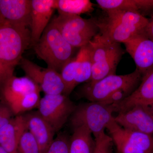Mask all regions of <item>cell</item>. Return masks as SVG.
I'll list each match as a JSON object with an SVG mask.
<instances>
[{
	"mask_svg": "<svg viewBox=\"0 0 153 153\" xmlns=\"http://www.w3.org/2000/svg\"><path fill=\"white\" fill-rule=\"evenodd\" d=\"M30 44L28 28L0 21V91L14 76L16 66Z\"/></svg>",
	"mask_w": 153,
	"mask_h": 153,
	"instance_id": "6da1fadb",
	"label": "cell"
},
{
	"mask_svg": "<svg viewBox=\"0 0 153 153\" xmlns=\"http://www.w3.org/2000/svg\"><path fill=\"white\" fill-rule=\"evenodd\" d=\"M106 17L96 21L100 34L116 43H123L146 32L149 19L136 12L106 11Z\"/></svg>",
	"mask_w": 153,
	"mask_h": 153,
	"instance_id": "7a4b0ae2",
	"label": "cell"
},
{
	"mask_svg": "<svg viewBox=\"0 0 153 153\" xmlns=\"http://www.w3.org/2000/svg\"><path fill=\"white\" fill-rule=\"evenodd\" d=\"M33 47L38 57L47 64V68L59 73L63 66L74 57L75 49L64 39L52 21Z\"/></svg>",
	"mask_w": 153,
	"mask_h": 153,
	"instance_id": "3957f363",
	"label": "cell"
},
{
	"mask_svg": "<svg viewBox=\"0 0 153 153\" xmlns=\"http://www.w3.org/2000/svg\"><path fill=\"white\" fill-rule=\"evenodd\" d=\"M88 45L92 62L91 76L88 82L94 83L115 74L117 67L124 54L120 44L99 33Z\"/></svg>",
	"mask_w": 153,
	"mask_h": 153,
	"instance_id": "277c9868",
	"label": "cell"
},
{
	"mask_svg": "<svg viewBox=\"0 0 153 153\" xmlns=\"http://www.w3.org/2000/svg\"><path fill=\"white\" fill-rule=\"evenodd\" d=\"M41 91L29 77L14 76L0 91V97L15 116L20 115L38 108Z\"/></svg>",
	"mask_w": 153,
	"mask_h": 153,
	"instance_id": "5b68a950",
	"label": "cell"
},
{
	"mask_svg": "<svg viewBox=\"0 0 153 153\" xmlns=\"http://www.w3.org/2000/svg\"><path fill=\"white\" fill-rule=\"evenodd\" d=\"M52 21L64 39L75 49L88 45L100 31L95 20L77 15L59 14Z\"/></svg>",
	"mask_w": 153,
	"mask_h": 153,
	"instance_id": "8992f818",
	"label": "cell"
},
{
	"mask_svg": "<svg viewBox=\"0 0 153 153\" xmlns=\"http://www.w3.org/2000/svg\"><path fill=\"white\" fill-rule=\"evenodd\" d=\"M114 107L102 102H89L76 106L70 117V123L73 128L85 127L94 138L105 132L107 126L112 120Z\"/></svg>",
	"mask_w": 153,
	"mask_h": 153,
	"instance_id": "52a82bcc",
	"label": "cell"
},
{
	"mask_svg": "<svg viewBox=\"0 0 153 153\" xmlns=\"http://www.w3.org/2000/svg\"><path fill=\"white\" fill-rule=\"evenodd\" d=\"M143 77L136 69L128 74H112L94 83L87 82L82 86L79 94L89 102H102L118 90L130 86L137 87Z\"/></svg>",
	"mask_w": 153,
	"mask_h": 153,
	"instance_id": "ba28073f",
	"label": "cell"
},
{
	"mask_svg": "<svg viewBox=\"0 0 153 153\" xmlns=\"http://www.w3.org/2000/svg\"><path fill=\"white\" fill-rule=\"evenodd\" d=\"M76 106L65 94H45L40 100L38 111L57 133L70 117Z\"/></svg>",
	"mask_w": 153,
	"mask_h": 153,
	"instance_id": "9c48e42d",
	"label": "cell"
},
{
	"mask_svg": "<svg viewBox=\"0 0 153 153\" xmlns=\"http://www.w3.org/2000/svg\"><path fill=\"white\" fill-rule=\"evenodd\" d=\"M26 76L36 83L45 94H64L65 85L60 73L48 68H43L22 57L19 63Z\"/></svg>",
	"mask_w": 153,
	"mask_h": 153,
	"instance_id": "30bf717a",
	"label": "cell"
},
{
	"mask_svg": "<svg viewBox=\"0 0 153 153\" xmlns=\"http://www.w3.org/2000/svg\"><path fill=\"white\" fill-rule=\"evenodd\" d=\"M114 119L124 129L153 135V115L150 106L135 105L118 113Z\"/></svg>",
	"mask_w": 153,
	"mask_h": 153,
	"instance_id": "8fae6325",
	"label": "cell"
},
{
	"mask_svg": "<svg viewBox=\"0 0 153 153\" xmlns=\"http://www.w3.org/2000/svg\"><path fill=\"white\" fill-rule=\"evenodd\" d=\"M123 44L134 61L137 70L143 77L153 70V40L148 37L146 32Z\"/></svg>",
	"mask_w": 153,
	"mask_h": 153,
	"instance_id": "7c38bea8",
	"label": "cell"
},
{
	"mask_svg": "<svg viewBox=\"0 0 153 153\" xmlns=\"http://www.w3.org/2000/svg\"><path fill=\"white\" fill-rule=\"evenodd\" d=\"M55 10V0H31V46L33 47L39 41Z\"/></svg>",
	"mask_w": 153,
	"mask_h": 153,
	"instance_id": "4fadbf2b",
	"label": "cell"
},
{
	"mask_svg": "<svg viewBox=\"0 0 153 153\" xmlns=\"http://www.w3.org/2000/svg\"><path fill=\"white\" fill-rule=\"evenodd\" d=\"M31 0H0V21L28 28L31 21Z\"/></svg>",
	"mask_w": 153,
	"mask_h": 153,
	"instance_id": "5bb4252c",
	"label": "cell"
},
{
	"mask_svg": "<svg viewBox=\"0 0 153 153\" xmlns=\"http://www.w3.org/2000/svg\"><path fill=\"white\" fill-rule=\"evenodd\" d=\"M23 115L27 130L33 135L38 144L41 153H45L55 138L52 127L37 111H31Z\"/></svg>",
	"mask_w": 153,
	"mask_h": 153,
	"instance_id": "9a60e30c",
	"label": "cell"
},
{
	"mask_svg": "<svg viewBox=\"0 0 153 153\" xmlns=\"http://www.w3.org/2000/svg\"><path fill=\"white\" fill-rule=\"evenodd\" d=\"M115 112H120L137 105H153V70L143 77L140 85L128 97L113 105Z\"/></svg>",
	"mask_w": 153,
	"mask_h": 153,
	"instance_id": "2e32d148",
	"label": "cell"
},
{
	"mask_svg": "<svg viewBox=\"0 0 153 153\" xmlns=\"http://www.w3.org/2000/svg\"><path fill=\"white\" fill-rule=\"evenodd\" d=\"M26 131L23 115L15 116L0 129V145L9 153H18L20 140Z\"/></svg>",
	"mask_w": 153,
	"mask_h": 153,
	"instance_id": "e0dca14e",
	"label": "cell"
},
{
	"mask_svg": "<svg viewBox=\"0 0 153 153\" xmlns=\"http://www.w3.org/2000/svg\"><path fill=\"white\" fill-rule=\"evenodd\" d=\"M73 129L70 137L69 153H94L96 142L91 132L83 126Z\"/></svg>",
	"mask_w": 153,
	"mask_h": 153,
	"instance_id": "ac0fdd59",
	"label": "cell"
},
{
	"mask_svg": "<svg viewBox=\"0 0 153 153\" xmlns=\"http://www.w3.org/2000/svg\"><path fill=\"white\" fill-rule=\"evenodd\" d=\"M111 137L117 148L118 153H147L128 139L121 131V126L113 119L107 126Z\"/></svg>",
	"mask_w": 153,
	"mask_h": 153,
	"instance_id": "d6986e66",
	"label": "cell"
},
{
	"mask_svg": "<svg viewBox=\"0 0 153 153\" xmlns=\"http://www.w3.org/2000/svg\"><path fill=\"white\" fill-rule=\"evenodd\" d=\"M76 57V67L75 84L76 86L80 83L88 82L92 73V62L88 45L79 49Z\"/></svg>",
	"mask_w": 153,
	"mask_h": 153,
	"instance_id": "ffe728a7",
	"label": "cell"
},
{
	"mask_svg": "<svg viewBox=\"0 0 153 153\" xmlns=\"http://www.w3.org/2000/svg\"><path fill=\"white\" fill-rule=\"evenodd\" d=\"M55 5L59 14L80 16L94 10L93 3L89 0H55Z\"/></svg>",
	"mask_w": 153,
	"mask_h": 153,
	"instance_id": "44dd1931",
	"label": "cell"
},
{
	"mask_svg": "<svg viewBox=\"0 0 153 153\" xmlns=\"http://www.w3.org/2000/svg\"><path fill=\"white\" fill-rule=\"evenodd\" d=\"M122 133L130 141L147 153L153 152V135L132 131L121 127Z\"/></svg>",
	"mask_w": 153,
	"mask_h": 153,
	"instance_id": "7402d4cb",
	"label": "cell"
},
{
	"mask_svg": "<svg viewBox=\"0 0 153 153\" xmlns=\"http://www.w3.org/2000/svg\"><path fill=\"white\" fill-rule=\"evenodd\" d=\"M76 57H74L65 65L60 74L64 85L65 90L64 94L68 96L76 87L75 84L76 75Z\"/></svg>",
	"mask_w": 153,
	"mask_h": 153,
	"instance_id": "603a6c76",
	"label": "cell"
},
{
	"mask_svg": "<svg viewBox=\"0 0 153 153\" xmlns=\"http://www.w3.org/2000/svg\"><path fill=\"white\" fill-rule=\"evenodd\" d=\"M70 137L64 132L60 133L45 153H69Z\"/></svg>",
	"mask_w": 153,
	"mask_h": 153,
	"instance_id": "cb8c5ba5",
	"label": "cell"
},
{
	"mask_svg": "<svg viewBox=\"0 0 153 153\" xmlns=\"http://www.w3.org/2000/svg\"><path fill=\"white\" fill-rule=\"evenodd\" d=\"M18 153H41L37 142L27 130L25 132L20 140Z\"/></svg>",
	"mask_w": 153,
	"mask_h": 153,
	"instance_id": "d4e9b609",
	"label": "cell"
},
{
	"mask_svg": "<svg viewBox=\"0 0 153 153\" xmlns=\"http://www.w3.org/2000/svg\"><path fill=\"white\" fill-rule=\"evenodd\" d=\"M96 147L94 153H112L111 150L112 140L105 132L100 134L94 138Z\"/></svg>",
	"mask_w": 153,
	"mask_h": 153,
	"instance_id": "484cf974",
	"label": "cell"
},
{
	"mask_svg": "<svg viewBox=\"0 0 153 153\" xmlns=\"http://www.w3.org/2000/svg\"><path fill=\"white\" fill-rule=\"evenodd\" d=\"M15 116L9 106L4 102H0V129Z\"/></svg>",
	"mask_w": 153,
	"mask_h": 153,
	"instance_id": "4316f807",
	"label": "cell"
},
{
	"mask_svg": "<svg viewBox=\"0 0 153 153\" xmlns=\"http://www.w3.org/2000/svg\"><path fill=\"white\" fill-rule=\"evenodd\" d=\"M147 36L150 39L153 40V15L149 19V22L146 30Z\"/></svg>",
	"mask_w": 153,
	"mask_h": 153,
	"instance_id": "83f0119b",
	"label": "cell"
},
{
	"mask_svg": "<svg viewBox=\"0 0 153 153\" xmlns=\"http://www.w3.org/2000/svg\"><path fill=\"white\" fill-rule=\"evenodd\" d=\"M0 153H9L4 149L3 147L0 145Z\"/></svg>",
	"mask_w": 153,
	"mask_h": 153,
	"instance_id": "f1b7e54d",
	"label": "cell"
},
{
	"mask_svg": "<svg viewBox=\"0 0 153 153\" xmlns=\"http://www.w3.org/2000/svg\"><path fill=\"white\" fill-rule=\"evenodd\" d=\"M151 108V109H152V112L153 115V105H152V106H150Z\"/></svg>",
	"mask_w": 153,
	"mask_h": 153,
	"instance_id": "f546056e",
	"label": "cell"
},
{
	"mask_svg": "<svg viewBox=\"0 0 153 153\" xmlns=\"http://www.w3.org/2000/svg\"><path fill=\"white\" fill-rule=\"evenodd\" d=\"M152 153H153V152H152Z\"/></svg>",
	"mask_w": 153,
	"mask_h": 153,
	"instance_id": "4dcf8cb0",
	"label": "cell"
}]
</instances>
